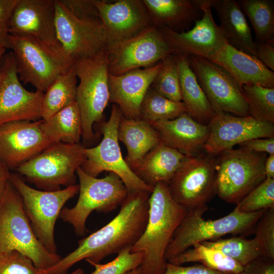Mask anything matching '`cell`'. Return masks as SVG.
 <instances>
[{
    "label": "cell",
    "mask_w": 274,
    "mask_h": 274,
    "mask_svg": "<svg viewBox=\"0 0 274 274\" xmlns=\"http://www.w3.org/2000/svg\"><path fill=\"white\" fill-rule=\"evenodd\" d=\"M153 25L183 32L202 16L201 0H143Z\"/></svg>",
    "instance_id": "obj_25"
},
{
    "label": "cell",
    "mask_w": 274,
    "mask_h": 274,
    "mask_svg": "<svg viewBox=\"0 0 274 274\" xmlns=\"http://www.w3.org/2000/svg\"><path fill=\"white\" fill-rule=\"evenodd\" d=\"M6 49V48L4 47H0V61L5 53ZM2 79H3V74H2L1 69L0 68V84L2 82Z\"/></svg>",
    "instance_id": "obj_51"
},
{
    "label": "cell",
    "mask_w": 274,
    "mask_h": 274,
    "mask_svg": "<svg viewBox=\"0 0 274 274\" xmlns=\"http://www.w3.org/2000/svg\"><path fill=\"white\" fill-rule=\"evenodd\" d=\"M150 87L170 100L182 101L178 55H171L162 61V65Z\"/></svg>",
    "instance_id": "obj_37"
},
{
    "label": "cell",
    "mask_w": 274,
    "mask_h": 274,
    "mask_svg": "<svg viewBox=\"0 0 274 274\" xmlns=\"http://www.w3.org/2000/svg\"><path fill=\"white\" fill-rule=\"evenodd\" d=\"M202 14L194 26L186 31L175 32L165 27H158L172 49L174 54L196 55L207 58L226 40L214 21L211 0H201Z\"/></svg>",
    "instance_id": "obj_21"
},
{
    "label": "cell",
    "mask_w": 274,
    "mask_h": 274,
    "mask_svg": "<svg viewBox=\"0 0 274 274\" xmlns=\"http://www.w3.org/2000/svg\"><path fill=\"white\" fill-rule=\"evenodd\" d=\"M236 206L239 211L245 213L274 208V179L266 178Z\"/></svg>",
    "instance_id": "obj_38"
},
{
    "label": "cell",
    "mask_w": 274,
    "mask_h": 274,
    "mask_svg": "<svg viewBox=\"0 0 274 274\" xmlns=\"http://www.w3.org/2000/svg\"><path fill=\"white\" fill-rule=\"evenodd\" d=\"M69 274H85L83 269L79 268Z\"/></svg>",
    "instance_id": "obj_53"
},
{
    "label": "cell",
    "mask_w": 274,
    "mask_h": 274,
    "mask_svg": "<svg viewBox=\"0 0 274 274\" xmlns=\"http://www.w3.org/2000/svg\"><path fill=\"white\" fill-rule=\"evenodd\" d=\"M94 4L106 31L109 48L154 26L143 0H94Z\"/></svg>",
    "instance_id": "obj_18"
},
{
    "label": "cell",
    "mask_w": 274,
    "mask_h": 274,
    "mask_svg": "<svg viewBox=\"0 0 274 274\" xmlns=\"http://www.w3.org/2000/svg\"><path fill=\"white\" fill-rule=\"evenodd\" d=\"M122 114L113 104L109 119L101 122L102 139L97 146L85 148V160L81 166L88 175L97 177L103 172L116 174L122 180L128 193L146 191L151 193L153 187L143 182L133 172L123 158L118 139V128Z\"/></svg>",
    "instance_id": "obj_11"
},
{
    "label": "cell",
    "mask_w": 274,
    "mask_h": 274,
    "mask_svg": "<svg viewBox=\"0 0 274 274\" xmlns=\"http://www.w3.org/2000/svg\"><path fill=\"white\" fill-rule=\"evenodd\" d=\"M11 48L20 79L45 92L73 63L62 50L55 51L30 36L10 34Z\"/></svg>",
    "instance_id": "obj_10"
},
{
    "label": "cell",
    "mask_w": 274,
    "mask_h": 274,
    "mask_svg": "<svg viewBox=\"0 0 274 274\" xmlns=\"http://www.w3.org/2000/svg\"><path fill=\"white\" fill-rule=\"evenodd\" d=\"M167 262L178 265L197 262L209 269L230 274H239L244 267L241 264L220 251L207 247L202 243L194 245L192 248L169 259Z\"/></svg>",
    "instance_id": "obj_32"
},
{
    "label": "cell",
    "mask_w": 274,
    "mask_h": 274,
    "mask_svg": "<svg viewBox=\"0 0 274 274\" xmlns=\"http://www.w3.org/2000/svg\"><path fill=\"white\" fill-rule=\"evenodd\" d=\"M151 193H128L117 215L106 225L79 240L72 252L61 258L45 274H66L77 262L85 260L90 264L99 263L105 258L131 247L143 233L148 218L149 198Z\"/></svg>",
    "instance_id": "obj_1"
},
{
    "label": "cell",
    "mask_w": 274,
    "mask_h": 274,
    "mask_svg": "<svg viewBox=\"0 0 274 274\" xmlns=\"http://www.w3.org/2000/svg\"><path fill=\"white\" fill-rule=\"evenodd\" d=\"M1 68L0 125L16 121H36L41 117L44 92L29 91L21 84L12 51L3 55Z\"/></svg>",
    "instance_id": "obj_17"
},
{
    "label": "cell",
    "mask_w": 274,
    "mask_h": 274,
    "mask_svg": "<svg viewBox=\"0 0 274 274\" xmlns=\"http://www.w3.org/2000/svg\"><path fill=\"white\" fill-rule=\"evenodd\" d=\"M178 56L182 101L187 113L197 121L208 124L215 112L190 66L189 55Z\"/></svg>",
    "instance_id": "obj_29"
},
{
    "label": "cell",
    "mask_w": 274,
    "mask_h": 274,
    "mask_svg": "<svg viewBox=\"0 0 274 274\" xmlns=\"http://www.w3.org/2000/svg\"><path fill=\"white\" fill-rule=\"evenodd\" d=\"M186 156L161 142L143 158L133 172L150 186L154 187L159 182L168 184Z\"/></svg>",
    "instance_id": "obj_28"
},
{
    "label": "cell",
    "mask_w": 274,
    "mask_h": 274,
    "mask_svg": "<svg viewBox=\"0 0 274 274\" xmlns=\"http://www.w3.org/2000/svg\"><path fill=\"white\" fill-rule=\"evenodd\" d=\"M202 244L220 251L225 256L243 266L259 257H262L261 247L256 237L247 239L243 236H233L207 241Z\"/></svg>",
    "instance_id": "obj_35"
},
{
    "label": "cell",
    "mask_w": 274,
    "mask_h": 274,
    "mask_svg": "<svg viewBox=\"0 0 274 274\" xmlns=\"http://www.w3.org/2000/svg\"><path fill=\"white\" fill-rule=\"evenodd\" d=\"M185 113L186 108L182 101L170 100L150 87L141 105L140 119L152 123L174 119Z\"/></svg>",
    "instance_id": "obj_34"
},
{
    "label": "cell",
    "mask_w": 274,
    "mask_h": 274,
    "mask_svg": "<svg viewBox=\"0 0 274 274\" xmlns=\"http://www.w3.org/2000/svg\"><path fill=\"white\" fill-rule=\"evenodd\" d=\"M159 134L161 142L186 156L197 154L209 135L207 124L201 123L183 113L172 120L150 123Z\"/></svg>",
    "instance_id": "obj_24"
},
{
    "label": "cell",
    "mask_w": 274,
    "mask_h": 274,
    "mask_svg": "<svg viewBox=\"0 0 274 274\" xmlns=\"http://www.w3.org/2000/svg\"><path fill=\"white\" fill-rule=\"evenodd\" d=\"M40 127L53 143L79 144L82 138V119L76 102L60 110L47 120L42 119Z\"/></svg>",
    "instance_id": "obj_30"
},
{
    "label": "cell",
    "mask_w": 274,
    "mask_h": 274,
    "mask_svg": "<svg viewBox=\"0 0 274 274\" xmlns=\"http://www.w3.org/2000/svg\"><path fill=\"white\" fill-rule=\"evenodd\" d=\"M140 267H137L135 269L126 272L125 274H140Z\"/></svg>",
    "instance_id": "obj_52"
},
{
    "label": "cell",
    "mask_w": 274,
    "mask_h": 274,
    "mask_svg": "<svg viewBox=\"0 0 274 274\" xmlns=\"http://www.w3.org/2000/svg\"><path fill=\"white\" fill-rule=\"evenodd\" d=\"M249 115L256 119L274 124V88L258 84L242 87Z\"/></svg>",
    "instance_id": "obj_36"
},
{
    "label": "cell",
    "mask_w": 274,
    "mask_h": 274,
    "mask_svg": "<svg viewBox=\"0 0 274 274\" xmlns=\"http://www.w3.org/2000/svg\"><path fill=\"white\" fill-rule=\"evenodd\" d=\"M262 257L274 260V208L265 210L255 226Z\"/></svg>",
    "instance_id": "obj_41"
},
{
    "label": "cell",
    "mask_w": 274,
    "mask_h": 274,
    "mask_svg": "<svg viewBox=\"0 0 274 274\" xmlns=\"http://www.w3.org/2000/svg\"><path fill=\"white\" fill-rule=\"evenodd\" d=\"M76 174L79 181V197L72 208H63L59 217L74 228L77 235L86 234V222L93 211L108 213L121 206L126 200L128 191L122 180L110 172L101 178L86 174L81 167Z\"/></svg>",
    "instance_id": "obj_6"
},
{
    "label": "cell",
    "mask_w": 274,
    "mask_h": 274,
    "mask_svg": "<svg viewBox=\"0 0 274 274\" xmlns=\"http://www.w3.org/2000/svg\"><path fill=\"white\" fill-rule=\"evenodd\" d=\"M241 8L249 18L257 42L274 41V2L271 0H238Z\"/></svg>",
    "instance_id": "obj_33"
},
{
    "label": "cell",
    "mask_w": 274,
    "mask_h": 274,
    "mask_svg": "<svg viewBox=\"0 0 274 274\" xmlns=\"http://www.w3.org/2000/svg\"><path fill=\"white\" fill-rule=\"evenodd\" d=\"M118 139L126 148L127 155L124 159L132 170L161 142L159 133L150 123L123 116L118 128Z\"/></svg>",
    "instance_id": "obj_27"
},
{
    "label": "cell",
    "mask_w": 274,
    "mask_h": 274,
    "mask_svg": "<svg viewBox=\"0 0 274 274\" xmlns=\"http://www.w3.org/2000/svg\"><path fill=\"white\" fill-rule=\"evenodd\" d=\"M211 6L217 12L220 21L219 27L227 43L257 57L251 28L237 1L211 0Z\"/></svg>",
    "instance_id": "obj_26"
},
{
    "label": "cell",
    "mask_w": 274,
    "mask_h": 274,
    "mask_svg": "<svg viewBox=\"0 0 274 274\" xmlns=\"http://www.w3.org/2000/svg\"><path fill=\"white\" fill-rule=\"evenodd\" d=\"M219 155L216 161L215 193L224 201L237 203L265 179L266 154L239 148Z\"/></svg>",
    "instance_id": "obj_8"
},
{
    "label": "cell",
    "mask_w": 274,
    "mask_h": 274,
    "mask_svg": "<svg viewBox=\"0 0 274 274\" xmlns=\"http://www.w3.org/2000/svg\"><path fill=\"white\" fill-rule=\"evenodd\" d=\"M189 60L215 112L240 116L250 115L242 87L229 73L204 57L191 55Z\"/></svg>",
    "instance_id": "obj_14"
},
{
    "label": "cell",
    "mask_w": 274,
    "mask_h": 274,
    "mask_svg": "<svg viewBox=\"0 0 274 274\" xmlns=\"http://www.w3.org/2000/svg\"><path fill=\"white\" fill-rule=\"evenodd\" d=\"M207 204L189 210L175 231L165 253V259L183 252L197 243L218 239L228 234H245L255 228L265 210L245 213L236 206L228 215L215 220H205Z\"/></svg>",
    "instance_id": "obj_4"
},
{
    "label": "cell",
    "mask_w": 274,
    "mask_h": 274,
    "mask_svg": "<svg viewBox=\"0 0 274 274\" xmlns=\"http://www.w3.org/2000/svg\"><path fill=\"white\" fill-rule=\"evenodd\" d=\"M162 274H230L209 269L198 264L189 266L176 265L166 262Z\"/></svg>",
    "instance_id": "obj_43"
},
{
    "label": "cell",
    "mask_w": 274,
    "mask_h": 274,
    "mask_svg": "<svg viewBox=\"0 0 274 274\" xmlns=\"http://www.w3.org/2000/svg\"><path fill=\"white\" fill-rule=\"evenodd\" d=\"M215 156H187L168 184L170 195L187 209L207 204L215 193Z\"/></svg>",
    "instance_id": "obj_13"
},
{
    "label": "cell",
    "mask_w": 274,
    "mask_h": 274,
    "mask_svg": "<svg viewBox=\"0 0 274 274\" xmlns=\"http://www.w3.org/2000/svg\"><path fill=\"white\" fill-rule=\"evenodd\" d=\"M239 274H274V260L259 257L244 266Z\"/></svg>",
    "instance_id": "obj_44"
},
{
    "label": "cell",
    "mask_w": 274,
    "mask_h": 274,
    "mask_svg": "<svg viewBox=\"0 0 274 274\" xmlns=\"http://www.w3.org/2000/svg\"><path fill=\"white\" fill-rule=\"evenodd\" d=\"M10 170L0 158V199L7 184L10 182L11 175Z\"/></svg>",
    "instance_id": "obj_48"
},
{
    "label": "cell",
    "mask_w": 274,
    "mask_h": 274,
    "mask_svg": "<svg viewBox=\"0 0 274 274\" xmlns=\"http://www.w3.org/2000/svg\"><path fill=\"white\" fill-rule=\"evenodd\" d=\"M0 47L11 48L10 34L7 28L0 27Z\"/></svg>",
    "instance_id": "obj_50"
},
{
    "label": "cell",
    "mask_w": 274,
    "mask_h": 274,
    "mask_svg": "<svg viewBox=\"0 0 274 274\" xmlns=\"http://www.w3.org/2000/svg\"><path fill=\"white\" fill-rule=\"evenodd\" d=\"M257 58L268 68L274 71V41L266 43L255 42Z\"/></svg>",
    "instance_id": "obj_46"
},
{
    "label": "cell",
    "mask_w": 274,
    "mask_h": 274,
    "mask_svg": "<svg viewBox=\"0 0 274 274\" xmlns=\"http://www.w3.org/2000/svg\"><path fill=\"white\" fill-rule=\"evenodd\" d=\"M245 150L268 155L274 154V137L253 139L239 145Z\"/></svg>",
    "instance_id": "obj_45"
},
{
    "label": "cell",
    "mask_w": 274,
    "mask_h": 274,
    "mask_svg": "<svg viewBox=\"0 0 274 274\" xmlns=\"http://www.w3.org/2000/svg\"><path fill=\"white\" fill-rule=\"evenodd\" d=\"M10 182L22 198L25 214L37 237L49 252L57 253L56 222L65 203L79 193V184L56 191H43L28 186L14 173H11Z\"/></svg>",
    "instance_id": "obj_9"
},
{
    "label": "cell",
    "mask_w": 274,
    "mask_h": 274,
    "mask_svg": "<svg viewBox=\"0 0 274 274\" xmlns=\"http://www.w3.org/2000/svg\"><path fill=\"white\" fill-rule=\"evenodd\" d=\"M77 77L73 66L59 75L44 92L41 117L46 120L76 102Z\"/></svg>",
    "instance_id": "obj_31"
},
{
    "label": "cell",
    "mask_w": 274,
    "mask_h": 274,
    "mask_svg": "<svg viewBox=\"0 0 274 274\" xmlns=\"http://www.w3.org/2000/svg\"><path fill=\"white\" fill-rule=\"evenodd\" d=\"M41 121H16L0 125V158L10 170H16L53 143L41 130Z\"/></svg>",
    "instance_id": "obj_19"
},
{
    "label": "cell",
    "mask_w": 274,
    "mask_h": 274,
    "mask_svg": "<svg viewBox=\"0 0 274 274\" xmlns=\"http://www.w3.org/2000/svg\"><path fill=\"white\" fill-rule=\"evenodd\" d=\"M206 58L226 70L241 87L258 84L274 88V72L257 57L236 49L226 40Z\"/></svg>",
    "instance_id": "obj_23"
},
{
    "label": "cell",
    "mask_w": 274,
    "mask_h": 274,
    "mask_svg": "<svg viewBox=\"0 0 274 274\" xmlns=\"http://www.w3.org/2000/svg\"><path fill=\"white\" fill-rule=\"evenodd\" d=\"M19 0H0V27L8 29L10 20Z\"/></svg>",
    "instance_id": "obj_47"
},
{
    "label": "cell",
    "mask_w": 274,
    "mask_h": 274,
    "mask_svg": "<svg viewBox=\"0 0 274 274\" xmlns=\"http://www.w3.org/2000/svg\"><path fill=\"white\" fill-rule=\"evenodd\" d=\"M266 178L274 179V154L268 155L264 163Z\"/></svg>",
    "instance_id": "obj_49"
},
{
    "label": "cell",
    "mask_w": 274,
    "mask_h": 274,
    "mask_svg": "<svg viewBox=\"0 0 274 274\" xmlns=\"http://www.w3.org/2000/svg\"><path fill=\"white\" fill-rule=\"evenodd\" d=\"M0 274H45L22 253L12 250L0 254Z\"/></svg>",
    "instance_id": "obj_40"
},
{
    "label": "cell",
    "mask_w": 274,
    "mask_h": 274,
    "mask_svg": "<svg viewBox=\"0 0 274 274\" xmlns=\"http://www.w3.org/2000/svg\"><path fill=\"white\" fill-rule=\"evenodd\" d=\"M16 250L46 270L61 259L49 252L35 235L25 214L22 198L9 182L0 199V254Z\"/></svg>",
    "instance_id": "obj_3"
},
{
    "label": "cell",
    "mask_w": 274,
    "mask_h": 274,
    "mask_svg": "<svg viewBox=\"0 0 274 274\" xmlns=\"http://www.w3.org/2000/svg\"><path fill=\"white\" fill-rule=\"evenodd\" d=\"M10 35L30 36L55 51H61L55 24V0H19L13 11Z\"/></svg>",
    "instance_id": "obj_20"
},
{
    "label": "cell",
    "mask_w": 274,
    "mask_h": 274,
    "mask_svg": "<svg viewBox=\"0 0 274 274\" xmlns=\"http://www.w3.org/2000/svg\"><path fill=\"white\" fill-rule=\"evenodd\" d=\"M161 65L162 61L120 75L109 74L110 102L118 107L123 117L140 119L142 102Z\"/></svg>",
    "instance_id": "obj_22"
},
{
    "label": "cell",
    "mask_w": 274,
    "mask_h": 274,
    "mask_svg": "<svg viewBox=\"0 0 274 274\" xmlns=\"http://www.w3.org/2000/svg\"><path fill=\"white\" fill-rule=\"evenodd\" d=\"M64 7L76 17L85 20L100 19L94 0H60Z\"/></svg>",
    "instance_id": "obj_42"
},
{
    "label": "cell",
    "mask_w": 274,
    "mask_h": 274,
    "mask_svg": "<svg viewBox=\"0 0 274 274\" xmlns=\"http://www.w3.org/2000/svg\"><path fill=\"white\" fill-rule=\"evenodd\" d=\"M108 49L76 61L73 65L80 82L77 87L76 102L82 119V138L85 143L95 138V123H99L110 102Z\"/></svg>",
    "instance_id": "obj_5"
},
{
    "label": "cell",
    "mask_w": 274,
    "mask_h": 274,
    "mask_svg": "<svg viewBox=\"0 0 274 274\" xmlns=\"http://www.w3.org/2000/svg\"><path fill=\"white\" fill-rule=\"evenodd\" d=\"M207 125L209 135L203 149L213 156L251 139L274 137L273 124L258 120L250 115L215 112Z\"/></svg>",
    "instance_id": "obj_16"
},
{
    "label": "cell",
    "mask_w": 274,
    "mask_h": 274,
    "mask_svg": "<svg viewBox=\"0 0 274 274\" xmlns=\"http://www.w3.org/2000/svg\"><path fill=\"white\" fill-rule=\"evenodd\" d=\"M131 248H126L111 261L105 264L91 263L95 267L91 274H125L139 267L142 262L143 253L131 252Z\"/></svg>",
    "instance_id": "obj_39"
},
{
    "label": "cell",
    "mask_w": 274,
    "mask_h": 274,
    "mask_svg": "<svg viewBox=\"0 0 274 274\" xmlns=\"http://www.w3.org/2000/svg\"><path fill=\"white\" fill-rule=\"evenodd\" d=\"M85 148L80 143H54L16 170L39 190H58L61 186L76 184V171L85 160Z\"/></svg>",
    "instance_id": "obj_7"
},
{
    "label": "cell",
    "mask_w": 274,
    "mask_h": 274,
    "mask_svg": "<svg viewBox=\"0 0 274 274\" xmlns=\"http://www.w3.org/2000/svg\"><path fill=\"white\" fill-rule=\"evenodd\" d=\"M108 50L109 73L115 76L152 66L174 54L163 33L155 26L110 47Z\"/></svg>",
    "instance_id": "obj_15"
},
{
    "label": "cell",
    "mask_w": 274,
    "mask_h": 274,
    "mask_svg": "<svg viewBox=\"0 0 274 274\" xmlns=\"http://www.w3.org/2000/svg\"><path fill=\"white\" fill-rule=\"evenodd\" d=\"M55 24L58 41L74 63L109 48L106 31L100 19H79L55 0Z\"/></svg>",
    "instance_id": "obj_12"
},
{
    "label": "cell",
    "mask_w": 274,
    "mask_h": 274,
    "mask_svg": "<svg viewBox=\"0 0 274 274\" xmlns=\"http://www.w3.org/2000/svg\"><path fill=\"white\" fill-rule=\"evenodd\" d=\"M149 206L145 229L131 252L143 253L140 274H162L167 262L164 257L167 248L188 210L173 199L165 182L154 186Z\"/></svg>",
    "instance_id": "obj_2"
}]
</instances>
